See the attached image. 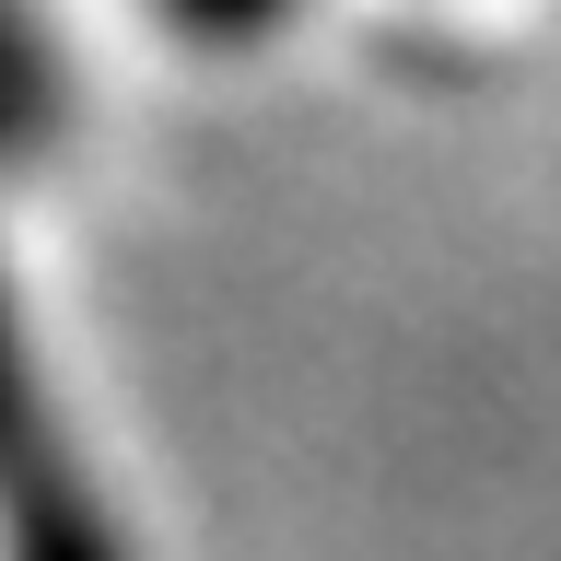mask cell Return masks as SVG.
<instances>
[{"instance_id": "cell-1", "label": "cell", "mask_w": 561, "mask_h": 561, "mask_svg": "<svg viewBox=\"0 0 561 561\" xmlns=\"http://www.w3.org/2000/svg\"><path fill=\"white\" fill-rule=\"evenodd\" d=\"M187 35H234V24H257V0H164Z\"/></svg>"}]
</instances>
